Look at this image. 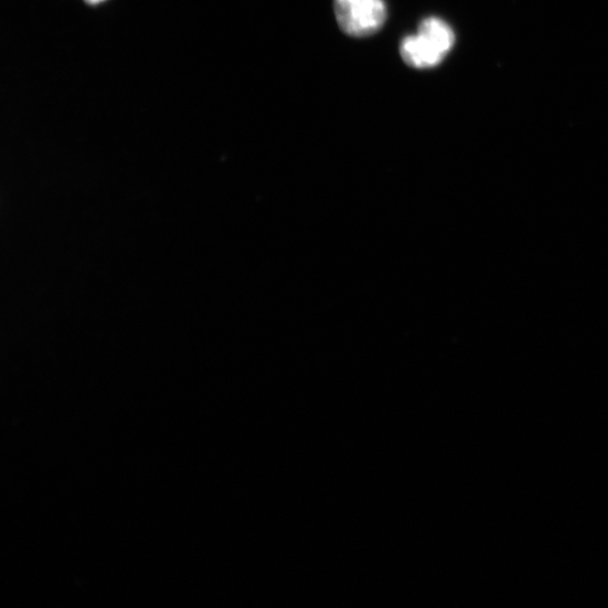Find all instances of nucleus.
Here are the masks:
<instances>
[{"instance_id": "nucleus-1", "label": "nucleus", "mask_w": 608, "mask_h": 608, "mask_svg": "<svg viewBox=\"0 0 608 608\" xmlns=\"http://www.w3.org/2000/svg\"><path fill=\"white\" fill-rule=\"evenodd\" d=\"M337 21L352 38H369L384 25L388 11L384 0H334Z\"/></svg>"}, {"instance_id": "nucleus-2", "label": "nucleus", "mask_w": 608, "mask_h": 608, "mask_svg": "<svg viewBox=\"0 0 608 608\" xmlns=\"http://www.w3.org/2000/svg\"><path fill=\"white\" fill-rule=\"evenodd\" d=\"M401 55L409 67L429 70L437 67L448 54L429 39L417 33L416 35L406 36L402 41Z\"/></svg>"}, {"instance_id": "nucleus-3", "label": "nucleus", "mask_w": 608, "mask_h": 608, "mask_svg": "<svg viewBox=\"0 0 608 608\" xmlns=\"http://www.w3.org/2000/svg\"><path fill=\"white\" fill-rule=\"evenodd\" d=\"M418 33L434 42L447 54L452 50L456 36L451 26L444 20L431 17L423 20L418 26Z\"/></svg>"}, {"instance_id": "nucleus-4", "label": "nucleus", "mask_w": 608, "mask_h": 608, "mask_svg": "<svg viewBox=\"0 0 608 608\" xmlns=\"http://www.w3.org/2000/svg\"><path fill=\"white\" fill-rule=\"evenodd\" d=\"M86 2L90 6H96L105 2V0H86Z\"/></svg>"}]
</instances>
